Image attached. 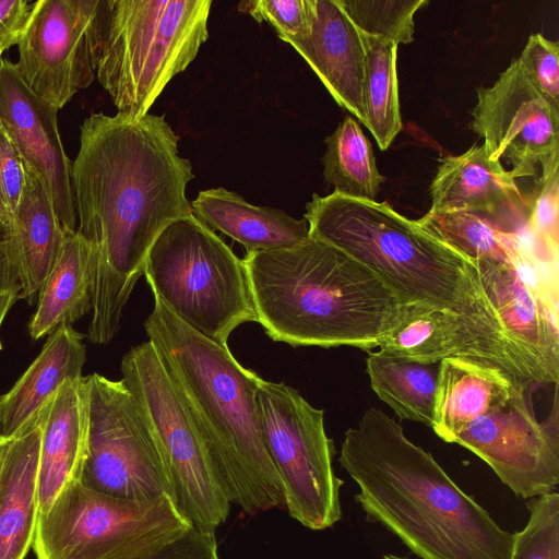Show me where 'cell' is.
Masks as SVG:
<instances>
[{
  "mask_svg": "<svg viewBox=\"0 0 559 559\" xmlns=\"http://www.w3.org/2000/svg\"><path fill=\"white\" fill-rule=\"evenodd\" d=\"M111 0H38L17 41L15 69L41 99L61 109L96 79Z\"/></svg>",
  "mask_w": 559,
  "mask_h": 559,
  "instance_id": "8fae6325",
  "label": "cell"
},
{
  "mask_svg": "<svg viewBox=\"0 0 559 559\" xmlns=\"http://www.w3.org/2000/svg\"><path fill=\"white\" fill-rule=\"evenodd\" d=\"M58 109L36 95L14 62L0 60V124L24 166L39 178L61 226L76 230L71 187L72 160L67 156L57 120Z\"/></svg>",
  "mask_w": 559,
  "mask_h": 559,
  "instance_id": "2e32d148",
  "label": "cell"
},
{
  "mask_svg": "<svg viewBox=\"0 0 559 559\" xmlns=\"http://www.w3.org/2000/svg\"><path fill=\"white\" fill-rule=\"evenodd\" d=\"M178 140L165 117L152 114L139 119L92 114L80 127L71 187L76 231L95 250L88 326L95 344L117 334L159 234L193 214L186 189L194 175Z\"/></svg>",
  "mask_w": 559,
  "mask_h": 559,
  "instance_id": "6da1fadb",
  "label": "cell"
},
{
  "mask_svg": "<svg viewBox=\"0 0 559 559\" xmlns=\"http://www.w3.org/2000/svg\"><path fill=\"white\" fill-rule=\"evenodd\" d=\"M469 128L483 140L489 157L503 158L514 176H534L559 166V105L527 79L518 59L489 86L477 88Z\"/></svg>",
  "mask_w": 559,
  "mask_h": 559,
  "instance_id": "9a60e30c",
  "label": "cell"
},
{
  "mask_svg": "<svg viewBox=\"0 0 559 559\" xmlns=\"http://www.w3.org/2000/svg\"><path fill=\"white\" fill-rule=\"evenodd\" d=\"M378 349L419 362H440L447 357H466L503 369L532 388L558 383L559 374L513 343L490 322L425 304H403Z\"/></svg>",
  "mask_w": 559,
  "mask_h": 559,
  "instance_id": "4fadbf2b",
  "label": "cell"
},
{
  "mask_svg": "<svg viewBox=\"0 0 559 559\" xmlns=\"http://www.w3.org/2000/svg\"><path fill=\"white\" fill-rule=\"evenodd\" d=\"M2 52H3V51H1V50H0V60L2 59Z\"/></svg>",
  "mask_w": 559,
  "mask_h": 559,
  "instance_id": "7bdbcfd3",
  "label": "cell"
},
{
  "mask_svg": "<svg viewBox=\"0 0 559 559\" xmlns=\"http://www.w3.org/2000/svg\"><path fill=\"white\" fill-rule=\"evenodd\" d=\"M555 391L549 416L539 421L527 400L516 394L471 421L454 443L481 459L516 496L532 499L557 491L559 412Z\"/></svg>",
  "mask_w": 559,
  "mask_h": 559,
  "instance_id": "5bb4252c",
  "label": "cell"
},
{
  "mask_svg": "<svg viewBox=\"0 0 559 559\" xmlns=\"http://www.w3.org/2000/svg\"><path fill=\"white\" fill-rule=\"evenodd\" d=\"M338 462L358 487L370 523L419 559H509L513 533L465 493L431 453L376 407L344 435Z\"/></svg>",
  "mask_w": 559,
  "mask_h": 559,
  "instance_id": "7a4b0ae2",
  "label": "cell"
},
{
  "mask_svg": "<svg viewBox=\"0 0 559 559\" xmlns=\"http://www.w3.org/2000/svg\"><path fill=\"white\" fill-rule=\"evenodd\" d=\"M33 2L0 0V50L16 45L27 21Z\"/></svg>",
  "mask_w": 559,
  "mask_h": 559,
  "instance_id": "8d00e7d4",
  "label": "cell"
},
{
  "mask_svg": "<svg viewBox=\"0 0 559 559\" xmlns=\"http://www.w3.org/2000/svg\"><path fill=\"white\" fill-rule=\"evenodd\" d=\"M83 337L71 324L49 334L41 352L13 388L0 396V437H15L68 379L82 378Z\"/></svg>",
  "mask_w": 559,
  "mask_h": 559,
  "instance_id": "603a6c76",
  "label": "cell"
},
{
  "mask_svg": "<svg viewBox=\"0 0 559 559\" xmlns=\"http://www.w3.org/2000/svg\"><path fill=\"white\" fill-rule=\"evenodd\" d=\"M215 559H218V557H217V558H215Z\"/></svg>",
  "mask_w": 559,
  "mask_h": 559,
  "instance_id": "ee69618b",
  "label": "cell"
},
{
  "mask_svg": "<svg viewBox=\"0 0 559 559\" xmlns=\"http://www.w3.org/2000/svg\"><path fill=\"white\" fill-rule=\"evenodd\" d=\"M211 0H111L96 78L118 114L145 116L207 40Z\"/></svg>",
  "mask_w": 559,
  "mask_h": 559,
  "instance_id": "52a82bcc",
  "label": "cell"
},
{
  "mask_svg": "<svg viewBox=\"0 0 559 559\" xmlns=\"http://www.w3.org/2000/svg\"><path fill=\"white\" fill-rule=\"evenodd\" d=\"M287 44L311 67L334 100L365 124L364 37L338 1L316 0L311 32Z\"/></svg>",
  "mask_w": 559,
  "mask_h": 559,
  "instance_id": "d6986e66",
  "label": "cell"
},
{
  "mask_svg": "<svg viewBox=\"0 0 559 559\" xmlns=\"http://www.w3.org/2000/svg\"><path fill=\"white\" fill-rule=\"evenodd\" d=\"M24 182V163L0 124V192L10 214L19 204Z\"/></svg>",
  "mask_w": 559,
  "mask_h": 559,
  "instance_id": "d590c367",
  "label": "cell"
},
{
  "mask_svg": "<svg viewBox=\"0 0 559 559\" xmlns=\"http://www.w3.org/2000/svg\"><path fill=\"white\" fill-rule=\"evenodd\" d=\"M10 219V211L7 207V204L0 192V224L5 226Z\"/></svg>",
  "mask_w": 559,
  "mask_h": 559,
  "instance_id": "60d3db41",
  "label": "cell"
},
{
  "mask_svg": "<svg viewBox=\"0 0 559 559\" xmlns=\"http://www.w3.org/2000/svg\"><path fill=\"white\" fill-rule=\"evenodd\" d=\"M24 167L22 195L3 227L21 285L20 298L33 304L57 260L63 228L39 178Z\"/></svg>",
  "mask_w": 559,
  "mask_h": 559,
  "instance_id": "7402d4cb",
  "label": "cell"
},
{
  "mask_svg": "<svg viewBox=\"0 0 559 559\" xmlns=\"http://www.w3.org/2000/svg\"><path fill=\"white\" fill-rule=\"evenodd\" d=\"M362 37L366 49L365 126L376 139L379 148L385 151L403 127L396 74L397 45L365 34Z\"/></svg>",
  "mask_w": 559,
  "mask_h": 559,
  "instance_id": "f546056e",
  "label": "cell"
},
{
  "mask_svg": "<svg viewBox=\"0 0 559 559\" xmlns=\"http://www.w3.org/2000/svg\"><path fill=\"white\" fill-rule=\"evenodd\" d=\"M429 191V213H475L510 231L527 235L530 202L522 195L514 174L500 160L491 159L484 144L444 156Z\"/></svg>",
  "mask_w": 559,
  "mask_h": 559,
  "instance_id": "ac0fdd59",
  "label": "cell"
},
{
  "mask_svg": "<svg viewBox=\"0 0 559 559\" xmlns=\"http://www.w3.org/2000/svg\"><path fill=\"white\" fill-rule=\"evenodd\" d=\"M530 202L527 233L538 261L558 273V167L542 174Z\"/></svg>",
  "mask_w": 559,
  "mask_h": 559,
  "instance_id": "d6a6232c",
  "label": "cell"
},
{
  "mask_svg": "<svg viewBox=\"0 0 559 559\" xmlns=\"http://www.w3.org/2000/svg\"><path fill=\"white\" fill-rule=\"evenodd\" d=\"M63 228L57 260L37 298L28 323L33 340L72 324L92 311L95 250L76 230Z\"/></svg>",
  "mask_w": 559,
  "mask_h": 559,
  "instance_id": "484cf974",
  "label": "cell"
},
{
  "mask_svg": "<svg viewBox=\"0 0 559 559\" xmlns=\"http://www.w3.org/2000/svg\"><path fill=\"white\" fill-rule=\"evenodd\" d=\"M525 526L513 533L509 559H559V493L554 491L526 501Z\"/></svg>",
  "mask_w": 559,
  "mask_h": 559,
  "instance_id": "1f68e13d",
  "label": "cell"
},
{
  "mask_svg": "<svg viewBox=\"0 0 559 559\" xmlns=\"http://www.w3.org/2000/svg\"><path fill=\"white\" fill-rule=\"evenodd\" d=\"M365 35L399 44L414 40V15L426 0H337Z\"/></svg>",
  "mask_w": 559,
  "mask_h": 559,
  "instance_id": "4dcf8cb0",
  "label": "cell"
},
{
  "mask_svg": "<svg viewBox=\"0 0 559 559\" xmlns=\"http://www.w3.org/2000/svg\"><path fill=\"white\" fill-rule=\"evenodd\" d=\"M5 289H21V285L9 250L4 227L0 224V290Z\"/></svg>",
  "mask_w": 559,
  "mask_h": 559,
  "instance_id": "74e56055",
  "label": "cell"
},
{
  "mask_svg": "<svg viewBox=\"0 0 559 559\" xmlns=\"http://www.w3.org/2000/svg\"><path fill=\"white\" fill-rule=\"evenodd\" d=\"M418 221L473 265L478 262L513 263L558 278V274L538 262L527 237L506 229L489 217L468 212H428Z\"/></svg>",
  "mask_w": 559,
  "mask_h": 559,
  "instance_id": "4316f807",
  "label": "cell"
},
{
  "mask_svg": "<svg viewBox=\"0 0 559 559\" xmlns=\"http://www.w3.org/2000/svg\"><path fill=\"white\" fill-rule=\"evenodd\" d=\"M238 8L255 21L271 24L285 43L309 35L316 17V0H252Z\"/></svg>",
  "mask_w": 559,
  "mask_h": 559,
  "instance_id": "836d02e7",
  "label": "cell"
},
{
  "mask_svg": "<svg viewBox=\"0 0 559 559\" xmlns=\"http://www.w3.org/2000/svg\"><path fill=\"white\" fill-rule=\"evenodd\" d=\"M14 438L15 437H12V438L0 437V484H1L3 472H4L8 454L11 449V445L14 441Z\"/></svg>",
  "mask_w": 559,
  "mask_h": 559,
  "instance_id": "ab89813d",
  "label": "cell"
},
{
  "mask_svg": "<svg viewBox=\"0 0 559 559\" xmlns=\"http://www.w3.org/2000/svg\"><path fill=\"white\" fill-rule=\"evenodd\" d=\"M143 274L177 318L219 346L228 347L240 324L257 322L242 260L193 214L159 234Z\"/></svg>",
  "mask_w": 559,
  "mask_h": 559,
  "instance_id": "ba28073f",
  "label": "cell"
},
{
  "mask_svg": "<svg viewBox=\"0 0 559 559\" xmlns=\"http://www.w3.org/2000/svg\"><path fill=\"white\" fill-rule=\"evenodd\" d=\"M382 559H409L407 557H403V556H397V555H393V554H386L382 557Z\"/></svg>",
  "mask_w": 559,
  "mask_h": 559,
  "instance_id": "b9f144b4",
  "label": "cell"
},
{
  "mask_svg": "<svg viewBox=\"0 0 559 559\" xmlns=\"http://www.w3.org/2000/svg\"><path fill=\"white\" fill-rule=\"evenodd\" d=\"M37 559H215L214 534L199 531L163 496L122 499L68 485L38 515Z\"/></svg>",
  "mask_w": 559,
  "mask_h": 559,
  "instance_id": "8992f818",
  "label": "cell"
},
{
  "mask_svg": "<svg viewBox=\"0 0 559 559\" xmlns=\"http://www.w3.org/2000/svg\"><path fill=\"white\" fill-rule=\"evenodd\" d=\"M474 266L506 335L559 374L558 289L522 265Z\"/></svg>",
  "mask_w": 559,
  "mask_h": 559,
  "instance_id": "e0dca14e",
  "label": "cell"
},
{
  "mask_svg": "<svg viewBox=\"0 0 559 559\" xmlns=\"http://www.w3.org/2000/svg\"><path fill=\"white\" fill-rule=\"evenodd\" d=\"M242 262L257 322L292 346L378 348L403 305L364 264L310 236Z\"/></svg>",
  "mask_w": 559,
  "mask_h": 559,
  "instance_id": "277c9868",
  "label": "cell"
},
{
  "mask_svg": "<svg viewBox=\"0 0 559 559\" xmlns=\"http://www.w3.org/2000/svg\"><path fill=\"white\" fill-rule=\"evenodd\" d=\"M304 218L309 236L372 271L402 304H425L501 328L476 267L386 202L313 193ZM502 329V328H501Z\"/></svg>",
  "mask_w": 559,
  "mask_h": 559,
  "instance_id": "5b68a950",
  "label": "cell"
},
{
  "mask_svg": "<svg viewBox=\"0 0 559 559\" xmlns=\"http://www.w3.org/2000/svg\"><path fill=\"white\" fill-rule=\"evenodd\" d=\"M121 373L157 443L173 502L199 531L214 534L226 521L230 502L150 341L123 356Z\"/></svg>",
  "mask_w": 559,
  "mask_h": 559,
  "instance_id": "9c48e42d",
  "label": "cell"
},
{
  "mask_svg": "<svg viewBox=\"0 0 559 559\" xmlns=\"http://www.w3.org/2000/svg\"><path fill=\"white\" fill-rule=\"evenodd\" d=\"M20 293L21 289L0 290V326L11 306L20 298Z\"/></svg>",
  "mask_w": 559,
  "mask_h": 559,
  "instance_id": "f35d334b",
  "label": "cell"
},
{
  "mask_svg": "<svg viewBox=\"0 0 559 559\" xmlns=\"http://www.w3.org/2000/svg\"><path fill=\"white\" fill-rule=\"evenodd\" d=\"M531 388L503 369L466 357H447L439 362L431 428L448 443L474 419Z\"/></svg>",
  "mask_w": 559,
  "mask_h": 559,
  "instance_id": "44dd1931",
  "label": "cell"
},
{
  "mask_svg": "<svg viewBox=\"0 0 559 559\" xmlns=\"http://www.w3.org/2000/svg\"><path fill=\"white\" fill-rule=\"evenodd\" d=\"M191 206L195 217L241 243L247 253L290 248L309 238L305 218L252 205L225 188L200 191Z\"/></svg>",
  "mask_w": 559,
  "mask_h": 559,
  "instance_id": "d4e9b609",
  "label": "cell"
},
{
  "mask_svg": "<svg viewBox=\"0 0 559 559\" xmlns=\"http://www.w3.org/2000/svg\"><path fill=\"white\" fill-rule=\"evenodd\" d=\"M45 407L15 436L0 484V559H25L38 520V461Z\"/></svg>",
  "mask_w": 559,
  "mask_h": 559,
  "instance_id": "cb8c5ba5",
  "label": "cell"
},
{
  "mask_svg": "<svg viewBox=\"0 0 559 559\" xmlns=\"http://www.w3.org/2000/svg\"><path fill=\"white\" fill-rule=\"evenodd\" d=\"M366 371L378 397L401 418L432 425L439 362L426 364L369 353Z\"/></svg>",
  "mask_w": 559,
  "mask_h": 559,
  "instance_id": "83f0119b",
  "label": "cell"
},
{
  "mask_svg": "<svg viewBox=\"0 0 559 559\" xmlns=\"http://www.w3.org/2000/svg\"><path fill=\"white\" fill-rule=\"evenodd\" d=\"M323 178L336 193L376 200L384 177L379 173L370 141L359 122L346 116L325 139Z\"/></svg>",
  "mask_w": 559,
  "mask_h": 559,
  "instance_id": "f1b7e54d",
  "label": "cell"
},
{
  "mask_svg": "<svg viewBox=\"0 0 559 559\" xmlns=\"http://www.w3.org/2000/svg\"><path fill=\"white\" fill-rule=\"evenodd\" d=\"M258 414L269 454L280 475L285 508L301 525L322 531L342 518L344 481L333 468L334 442L324 411L310 405L284 382L261 380Z\"/></svg>",
  "mask_w": 559,
  "mask_h": 559,
  "instance_id": "30bf717a",
  "label": "cell"
},
{
  "mask_svg": "<svg viewBox=\"0 0 559 559\" xmlns=\"http://www.w3.org/2000/svg\"><path fill=\"white\" fill-rule=\"evenodd\" d=\"M144 329L230 503L254 515L285 508L266 449L257 394L262 378L177 318L153 293Z\"/></svg>",
  "mask_w": 559,
  "mask_h": 559,
  "instance_id": "3957f363",
  "label": "cell"
},
{
  "mask_svg": "<svg viewBox=\"0 0 559 559\" xmlns=\"http://www.w3.org/2000/svg\"><path fill=\"white\" fill-rule=\"evenodd\" d=\"M90 392L87 456L82 483L122 499H171L155 438L121 380L86 377Z\"/></svg>",
  "mask_w": 559,
  "mask_h": 559,
  "instance_id": "7c38bea8",
  "label": "cell"
},
{
  "mask_svg": "<svg viewBox=\"0 0 559 559\" xmlns=\"http://www.w3.org/2000/svg\"><path fill=\"white\" fill-rule=\"evenodd\" d=\"M90 392L86 377L68 379L45 406L38 461V515L70 484L87 456Z\"/></svg>",
  "mask_w": 559,
  "mask_h": 559,
  "instance_id": "ffe728a7",
  "label": "cell"
},
{
  "mask_svg": "<svg viewBox=\"0 0 559 559\" xmlns=\"http://www.w3.org/2000/svg\"><path fill=\"white\" fill-rule=\"evenodd\" d=\"M559 46L533 34L518 59L530 82L555 104L559 105Z\"/></svg>",
  "mask_w": 559,
  "mask_h": 559,
  "instance_id": "e575fe53",
  "label": "cell"
}]
</instances>
